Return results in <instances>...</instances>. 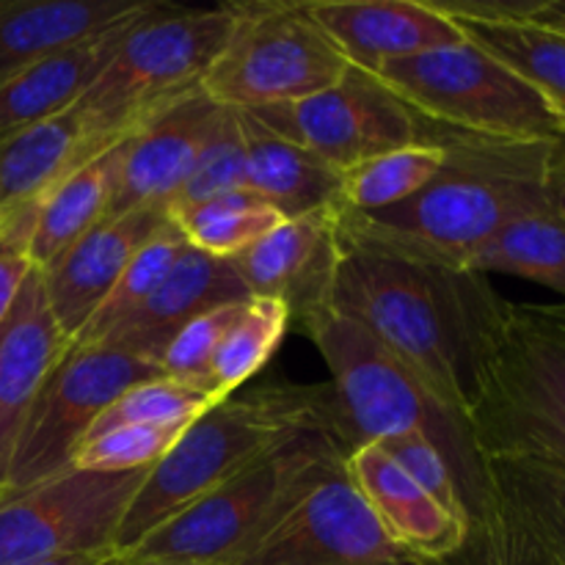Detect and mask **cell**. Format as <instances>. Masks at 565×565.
Listing matches in <instances>:
<instances>
[{
	"instance_id": "1",
	"label": "cell",
	"mask_w": 565,
	"mask_h": 565,
	"mask_svg": "<svg viewBox=\"0 0 565 565\" xmlns=\"http://www.w3.org/2000/svg\"><path fill=\"white\" fill-rule=\"evenodd\" d=\"M334 309L367 329L445 406L469 419L475 386L505 318L489 276L375 246L340 226Z\"/></svg>"
},
{
	"instance_id": "2",
	"label": "cell",
	"mask_w": 565,
	"mask_h": 565,
	"mask_svg": "<svg viewBox=\"0 0 565 565\" xmlns=\"http://www.w3.org/2000/svg\"><path fill=\"white\" fill-rule=\"evenodd\" d=\"M441 143L445 163L423 191L370 215L337 207L342 230L375 246L467 268L475 252L511 221L552 204L555 143L472 136L447 127H441Z\"/></svg>"
},
{
	"instance_id": "3",
	"label": "cell",
	"mask_w": 565,
	"mask_h": 565,
	"mask_svg": "<svg viewBox=\"0 0 565 565\" xmlns=\"http://www.w3.org/2000/svg\"><path fill=\"white\" fill-rule=\"evenodd\" d=\"M323 356L353 447L395 436H423L450 467L469 519V550L458 565H475L494 519L489 461L467 417L439 401L367 329L337 309L298 326Z\"/></svg>"
},
{
	"instance_id": "4",
	"label": "cell",
	"mask_w": 565,
	"mask_h": 565,
	"mask_svg": "<svg viewBox=\"0 0 565 565\" xmlns=\"http://www.w3.org/2000/svg\"><path fill=\"white\" fill-rule=\"evenodd\" d=\"M309 434L342 436L353 447L331 384L270 381L243 395L235 392L224 397L193 419L174 447L149 469L141 491L127 508L116 550L130 552L204 494Z\"/></svg>"
},
{
	"instance_id": "5",
	"label": "cell",
	"mask_w": 565,
	"mask_h": 565,
	"mask_svg": "<svg viewBox=\"0 0 565 565\" xmlns=\"http://www.w3.org/2000/svg\"><path fill=\"white\" fill-rule=\"evenodd\" d=\"M469 425L486 458L565 472V303H508L475 386Z\"/></svg>"
},
{
	"instance_id": "6",
	"label": "cell",
	"mask_w": 565,
	"mask_h": 565,
	"mask_svg": "<svg viewBox=\"0 0 565 565\" xmlns=\"http://www.w3.org/2000/svg\"><path fill=\"white\" fill-rule=\"evenodd\" d=\"M353 447L342 436H301L171 516L125 557L232 565L252 552L301 497L345 467Z\"/></svg>"
},
{
	"instance_id": "7",
	"label": "cell",
	"mask_w": 565,
	"mask_h": 565,
	"mask_svg": "<svg viewBox=\"0 0 565 565\" xmlns=\"http://www.w3.org/2000/svg\"><path fill=\"white\" fill-rule=\"evenodd\" d=\"M237 20V3L177 9L154 3L116 47L81 108L116 136H136L177 99L202 88Z\"/></svg>"
},
{
	"instance_id": "8",
	"label": "cell",
	"mask_w": 565,
	"mask_h": 565,
	"mask_svg": "<svg viewBox=\"0 0 565 565\" xmlns=\"http://www.w3.org/2000/svg\"><path fill=\"white\" fill-rule=\"evenodd\" d=\"M375 77L414 114L447 130L513 141L565 138V121L544 97L469 39L390 61Z\"/></svg>"
},
{
	"instance_id": "9",
	"label": "cell",
	"mask_w": 565,
	"mask_h": 565,
	"mask_svg": "<svg viewBox=\"0 0 565 565\" xmlns=\"http://www.w3.org/2000/svg\"><path fill=\"white\" fill-rule=\"evenodd\" d=\"M351 70L307 0L237 3V20L202 92L230 110H257L326 92Z\"/></svg>"
},
{
	"instance_id": "10",
	"label": "cell",
	"mask_w": 565,
	"mask_h": 565,
	"mask_svg": "<svg viewBox=\"0 0 565 565\" xmlns=\"http://www.w3.org/2000/svg\"><path fill=\"white\" fill-rule=\"evenodd\" d=\"M158 364L116 345H70L33 401L11 456L9 478L0 494L31 489L66 472L99 414L130 386L160 379Z\"/></svg>"
},
{
	"instance_id": "11",
	"label": "cell",
	"mask_w": 565,
	"mask_h": 565,
	"mask_svg": "<svg viewBox=\"0 0 565 565\" xmlns=\"http://www.w3.org/2000/svg\"><path fill=\"white\" fill-rule=\"evenodd\" d=\"M246 114L340 174L375 154L434 141L439 130V125L414 114L379 77L356 66L326 92Z\"/></svg>"
},
{
	"instance_id": "12",
	"label": "cell",
	"mask_w": 565,
	"mask_h": 565,
	"mask_svg": "<svg viewBox=\"0 0 565 565\" xmlns=\"http://www.w3.org/2000/svg\"><path fill=\"white\" fill-rule=\"evenodd\" d=\"M141 472L66 469L31 489L0 494V565H31L55 555L116 546Z\"/></svg>"
},
{
	"instance_id": "13",
	"label": "cell",
	"mask_w": 565,
	"mask_h": 565,
	"mask_svg": "<svg viewBox=\"0 0 565 565\" xmlns=\"http://www.w3.org/2000/svg\"><path fill=\"white\" fill-rule=\"evenodd\" d=\"M232 565H439L397 544L356 491L348 469L315 486Z\"/></svg>"
},
{
	"instance_id": "14",
	"label": "cell",
	"mask_w": 565,
	"mask_h": 565,
	"mask_svg": "<svg viewBox=\"0 0 565 565\" xmlns=\"http://www.w3.org/2000/svg\"><path fill=\"white\" fill-rule=\"evenodd\" d=\"M342 232L340 210L326 207L281 221L248 252L230 259L252 298H274L301 326L334 309Z\"/></svg>"
},
{
	"instance_id": "15",
	"label": "cell",
	"mask_w": 565,
	"mask_h": 565,
	"mask_svg": "<svg viewBox=\"0 0 565 565\" xmlns=\"http://www.w3.org/2000/svg\"><path fill=\"white\" fill-rule=\"evenodd\" d=\"M494 494L475 565H565V472L524 458H486Z\"/></svg>"
},
{
	"instance_id": "16",
	"label": "cell",
	"mask_w": 565,
	"mask_h": 565,
	"mask_svg": "<svg viewBox=\"0 0 565 565\" xmlns=\"http://www.w3.org/2000/svg\"><path fill=\"white\" fill-rule=\"evenodd\" d=\"M226 116L230 108L213 103L202 88L160 110L127 141L119 185L105 218L147 204L169 207Z\"/></svg>"
},
{
	"instance_id": "17",
	"label": "cell",
	"mask_w": 565,
	"mask_h": 565,
	"mask_svg": "<svg viewBox=\"0 0 565 565\" xmlns=\"http://www.w3.org/2000/svg\"><path fill=\"white\" fill-rule=\"evenodd\" d=\"M171 221L166 204H147L99 221L58 259L42 268L50 309L70 340L108 298L130 259Z\"/></svg>"
},
{
	"instance_id": "18",
	"label": "cell",
	"mask_w": 565,
	"mask_h": 565,
	"mask_svg": "<svg viewBox=\"0 0 565 565\" xmlns=\"http://www.w3.org/2000/svg\"><path fill=\"white\" fill-rule=\"evenodd\" d=\"M307 9L348 64L370 75L390 61L463 42L430 0H307Z\"/></svg>"
},
{
	"instance_id": "19",
	"label": "cell",
	"mask_w": 565,
	"mask_h": 565,
	"mask_svg": "<svg viewBox=\"0 0 565 565\" xmlns=\"http://www.w3.org/2000/svg\"><path fill=\"white\" fill-rule=\"evenodd\" d=\"M70 345L50 309L42 274L33 270L0 323V491L33 401Z\"/></svg>"
},
{
	"instance_id": "20",
	"label": "cell",
	"mask_w": 565,
	"mask_h": 565,
	"mask_svg": "<svg viewBox=\"0 0 565 565\" xmlns=\"http://www.w3.org/2000/svg\"><path fill=\"white\" fill-rule=\"evenodd\" d=\"M362 500L381 527L417 557L458 565L469 550V527L447 513L384 447L359 445L345 461Z\"/></svg>"
},
{
	"instance_id": "21",
	"label": "cell",
	"mask_w": 565,
	"mask_h": 565,
	"mask_svg": "<svg viewBox=\"0 0 565 565\" xmlns=\"http://www.w3.org/2000/svg\"><path fill=\"white\" fill-rule=\"evenodd\" d=\"M463 39L522 77L565 121V33L530 20L524 0H430Z\"/></svg>"
},
{
	"instance_id": "22",
	"label": "cell",
	"mask_w": 565,
	"mask_h": 565,
	"mask_svg": "<svg viewBox=\"0 0 565 565\" xmlns=\"http://www.w3.org/2000/svg\"><path fill=\"white\" fill-rule=\"evenodd\" d=\"M248 290L230 259L210 257L188 243L158 290L103 342L158 364L177 331L210 309L246 303Z\"/></svg>"
},
{
	"instance_id": "23",
	"label": "cell",
	"mask_w": 565,
	"mask_h": 565,
	"mask_svg": "<svg viewBox=\"0 0 565 565\" xmlns=\"http://www.w3.org/2000/svg\"><path fill=\"white\" fill-rule=\"evenodd\" d=\"M130 136L99 127L81 105L0 141V210L42 204L88 160Z\"/></svg>"
},
{
	"instance_id": "24",
	"label": "cell",
	"mask_w": 565,
	"mask_h": 565,
	"mask_svg": "<svg viewBox=\"0 0 565 565\" xmlns=\"http://www.w3.org/2000/svg\"><path fill=\"white\" fill-rule=\"evenodd\" d=\"M154 0H0V86L39 61L99 36Z\"/></svg>"
},
{
	"instance_id": "25",
	"label": "cell",
	"mask_w": 565,
	"mask_h": 565,
	"mask_svg": "<svg viewBox=\"0 0 565 565\" xmlns=\"http://www.w3.org/2000/svg\"><path fill=\"white\" fill-rule=\"evenodd\" d=\"M152 9L154 3L147 11ZM147 11L119 22L99 36L83 39V42L39 61L36 66L3 83L0 86V141L75 108L86 97L88 88L97 83V77L103 75L105 66L110 64L125 33Z\"/></svg>"
},
{
	"instance_id": "26",
	"label": "cell",
	"mask_w": 565,
	"mask_h": 565,
	"mask_svg": "<svg viewBox=\"0 0 565 565\" xmlns=\"http://www.w3.org/2000/svg\"><path fill=\"white\" fill-rule=\"evenodd\" d=\"M246 138V191L287 218L340 204L342 174L307 149L274 136L246 110H237Z\"/></svg>"
},
{
	"instance_id": "27",
	"label": "cell",
	"mask_w": 565,
	"mask_h": 565,
	"mask_svg": "<svg viewBox=\"0 0 565 565\" xmlns=\"http://www.w3.org/2000/svg\"><path fill=\"white\" fill-rule=\"evenodd\" d=\"M130 138L116 143L99 158L88 160L83 169H77L75 174H70L58 188L50 191V196L39 207L36 232H33L31 241L33 268H47L72 243H77L88 230L105 221L110 202H114L116 185H119L125 149Z\"/></svg>"
},
{
	"instance_id": "28",
	"label": "cell",
	"mask_w": 565,
	"mask_h": 565,
	"mask_svg": "<svg viewBox=\"0 0 565 565\" xmlns=\"http://www.w3.org/2000/svg\"><path fill=\"white\" fill-rule=\"evenodd\" d=\"M478 274H508L535 281L565 298V218L555 204L522 215L497 232L469 259Z\"/></svg>"
},
{
	"instance_id": "29",
	"label": "cell",
	"mask_w": 565,
	"mask_h": 565,
	"mask_svg": "<svg viewBox=\"0 0 565 565\" xmlns=\"http://www.w3.org/2000/svg\"><path fill=\"white\" fill-rule=\"evenodd\" d=\"M445 163L441 127L434 141L408 143L392 152L375 154L353 169L342 171L340 204L345 213L370 215L403 204L414 193L423 191Z\"/></svg>"
},
{
	"instance_id": "30",
	"label": "cell",
	"mask_w": 565,
	"mask_h": 565,
	"mask_svg": "<svg viewBox=\"0 0 565 565\" xmlns=\"http://www.w3.org/2000/svg\"><path fill=\"white\" fill-rule=\"evenodd\" d=\"M171 218L177 221L193 248L210 257L235 259L237 254L248 252L254 243L263 241L270 230H276L285 215L263 202L257 193L241 188V191L182 210Z\"/></svg>"
},
{
	"instance_id": "31",
	"label": "cell",
	"mask_w": 565,
	"mask_h": 565,
	"mask_svg": "<svg viewBox=\"0 0 565 565\" xmlns=\"http://www.w3.org/2000/svg\"><path fill=\"white\" fill-rule=\"evenodd\" d=\"M188 248L185 235L177 226V221L171 218L136 257L130 259V265L125 268V274L119 276V281L114 285V290L108 292L103 303H99L97 312L88 318V323L83 326L75 334L72 345L75 348H88V345H103L149 296L160 287V281L169 276V270L174 268V263L180 259V254Z\"/></svg>"
},
{
	"instance_id": "32",
	"label": "cell",
	"mask_w": 565,
	"mask_h": 565,
	"mask_svg": "<svg viewBox=\"0 0 565 565\" xmlns=\"http://www.w3.org/2000/svg\"><path fill=\"white\" fill-rule=\"evenodd\" d=\"M290 329V312L274 298H248L226 331L213 362V386L230 397L259 373L279 351Z\"/></svg>"
},
{
	"instance_id": "33",
	"label": "cell",
	"mask_w": 565,
	"mask_h": 565,
	"mask_svg": "<svg viewBox=\"0 0 565 565\" xmlns=\"http://www.w3.org/2000/svg\"><path fill=\"white\" fill-rule=\"evenodd\" d=\"M221 401L224 397L215 395V392L160 375V379L130 386L125 395L116 397L99 414L86 439H94L105 430L125 428V425H191L193 419L202 417L207 408H213Z\"/></svg>"
},
{
	"instance_id": "34",
	"label": "cell",
	"mask_w": 565,
	"mask_h": 565,
	"mask_svg": "<svg viewBox=\"0 0 565 565\" xmlns=\"http://www.w3.org/2000/svg\"><path fill=\"white\" fill-rule=\"evenodd\" d=\"M188 425H125L77 445L70 469L83 472H141L174 447Z\"/></svg>"
},
{
	"instance_id": "35",
	"label": "cell",
	"mask_w": 565,
	"mask_h": 565,
	"mask_svg": "<svg viewBox=\"0 0 565 565\" xmlns=\"http://www.w3.org/2000/svg\"><path fill=\"white\" fill-rule=\"evenodd\" d=\"M241 188H246V138H243L241 114L230 110L221 130L193 166L191 177L171 196L169 213L177 215L215 196L241 191Z\"/></svg>"
},
{
	"instance_id": "36",
	"label": "cell",
	"mask_w": 565,
	"mask_h": 565,
	"mask_svg": "<svg viewBox=\"0 0 565 565\" xmlns=\"http://www.w3.org/2000/svg\"><path fill=\"white\" fill-rule=\"evenodd\" d=\"M243 303H230V307L210 309L199 315L191 323L182 326L169 342V348L160 356V370L166 379L182 381V384L202 386V390L215 392L213 386V362L224 342L226 331L235 323ZM218 395V392H215Z\"/></svg>"
},
{
	"instance_id": "37",
	"label": "cell",
	"mask_w": 565,
	"mask_h": 565,
	"mask_svg": "<svg viewBox=\"0 0 565 565\" xmlns=\"http://www.w3.org/2000/svg\"><path fill=\"white\" fill-rule=\"evenodd\" d=\"M373 445L384 447L447 513H452L456 519H461L463 524L469 527L467 511H463L461 494H458L456 478H452L450 467L441 458L439 450L428 445L423 436H395V439H384V441H373ZM472 539V533H469Z\"/></svg>"
},
{
	"instance_id": "38",
	"label": "cell",
	"mask_w": 565,
	"mask_h": 565,
	"mask_svg": "<svg viewBox=\"0 0 565 565\" xmlns=\"http://www.w3.org/2000/svg\"><path fill=\"white\" fill-rule=\"evenodd\" d=\"M42 204L0 210V323L14 307L22 285L33 274L31 241Z\"/></svg>"
},
{
	"instance_id": "39",
	"label": "cell",
	"mask_w": 565,
	"mask_h": 565,
	"mask_svg": "<svg viewBox=\"0 0 565 565\" xmlns=\"http://www.w3.org/2000/svg\"><path fill=\"white\" fill-rule=\"evenodd\" d=\"M121 563H125V552H119L116 546H108V550L55 555V557H47V561H39L31 565H121Z\"/></svg>"
},
{
	"instance_id": "40",
	"label": "cell",
	"mask_w": 565,
	"mask_h": 565,
	"mask_svg": "<svg viewBox=\"0 0 565 565\" xmlns=\"http://www.w3.org/2000/svg\"><path fill=\"white\" fill-rule=\"evenodd\" d=\"M524 14L565 33V0H524Z\"/></svg>"
},
{
	"instance_id": "41",
	"label": "cell",
	"mask_w": 565,
	"mask_h": 565,
	"mask_svg": "<svg viewBox=\"0 0 565 565\" xmlns=\"http://www.w3.org/2000/svg\"><path fill=\"white\" fill-rule=\"evenodd\" d=\"M550 199L565 218V138L555 143L550 163Z\"/></svg>"
},
{
	"instance_id": "42",
	"label": "cell",
	"mask_w": 565,
	"mask_h": 565,
	"mask_svg": "<svg viewBox=\"0 0 565 565\" xmlns=\"http://www.w3.org/2000/svg\"><path fill=\"white\" fill-rule=\"evenodd\" d=\"M121 565H202V563H180V561H127Z\"/></svg>"
}]
</instances>
